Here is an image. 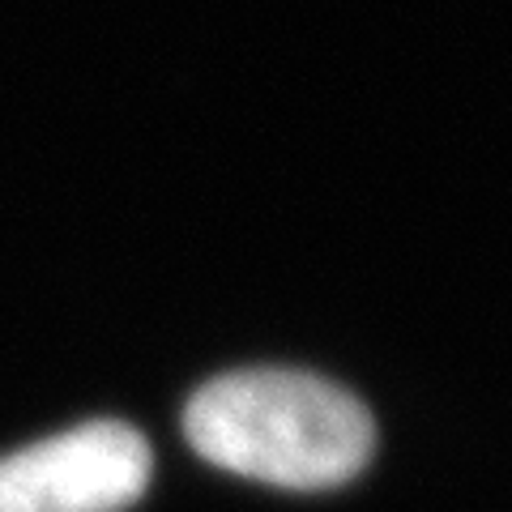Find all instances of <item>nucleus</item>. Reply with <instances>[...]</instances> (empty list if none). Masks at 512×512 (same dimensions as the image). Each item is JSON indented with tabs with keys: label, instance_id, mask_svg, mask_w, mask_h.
I'll use <instances>...</instances> for the list:
<instances>
[{
	"label": "nucleus",
	"instance_id": "1",
	"mask_svg": "<svg viewBox=\"0 0 512 512\" xmlns=\"http://www.w3.org/2000/svg\"><path fill=\"white\" fill-rule=\"evenodd\" d=\"M184 436L218 470L256 483L320 491L355 478L376 448L372 414L338 384L252 367L188 397Z\"/></svg>",
	"mask_w": 512,
	"mask_h": 512
},
{
	"label": "nucleus",
	"instance_id": "2",
	"mask_svg": "<svg viewBox=\"0 0 512 512\" xmlns=\"http://www.w3.org/2000/svg\"><path fill=\"white\" fill-rule=\"evenodd\" d=\"M137 427L94 419L0 457V512H124L150 487Z\"/></svg>",
	"mask_w": 512,
	"mask_h": 512
}]
</instances>
